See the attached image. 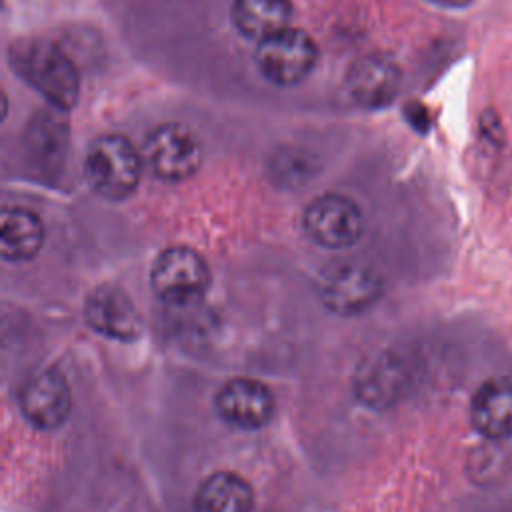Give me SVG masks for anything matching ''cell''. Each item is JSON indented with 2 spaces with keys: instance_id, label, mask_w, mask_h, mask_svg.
<instances>
[{
  "instance_id": "cell-1",
  "label": "cell",
  "mask_w": 512,
  "mask_h": 512,
  "mask_svg": "<svg viewBox=\"0 0 512 512\" xmlns=\"http://www.w3.org/2000/svg\"><path fill=\"white\" fill-rule=\"evenodd\" d=\"M14 70L52 106L68 110L78 98V72L70 58L52 42L28 40L12 48Z\"/></svg>"
},
{
  "instance_id": "cell-2",
  "label": "cell",
  "mask_w": 512,
  "mask_h": 512,
  "mask_svg": "<svg viewBox=\"0 0 512 512\" xmlns=\"http://www.w3.org/2000/svg\"><path fill=\"white\" fill-rule=\"evenodd\" d=\"M142 166V152L128 138L106 134L88 148L84 174L96 194L108 200H122L138 186Z\"/></svg>"
},
{
  "instance_id": "cell-3",
  "label": "cell",
  "mask_w": 512,
  "mask_h": 512,
  "mask_svg": "<svg viewBox=\"0 0 512 512\" xmlns=\"http://www.w3.org/2000/svg\"><path fill=\"white\" fill-rule=\"evenodd\" d=\"M150 282L158 298L174 306H186L208 290L210 272L204 258L192 248L170 246L156 256Z\"/></svg>"
},
{
  "instance_id": "cell-4",
  "label": "cell",
  "mask_w": 512,
  "mask_h": 512,
  "mask_svg": "<svg viewBox=\"0 0 512 512\" xmlns=\"http://www.w3.org/2000/svg\"><path fill=\"white\" fill-rule=\"evenodd\" d=\"M142 160L154 176L180 182L190 178L202 162V146L184 124H162L154 128L142 146Z\"/></svg>"
},
{
  "instance_id": "cell-5",
  "label": "cell",
  "mask_w": 512,
  "mask_h": 512,
  "mask_svg": "<svg viewBox=\"0 0 512 512\" xmlns=\"http://www.w3.org/2000/svg\"><path fill=\"white\" fill-rule=\"evenodd\" d=\"M318 48L314 40L298 28H286L258 42L256 64L266 80L278 86L302 82L314 68Z\"/></svg>"
},
{
  "instance_id": "cell-6",
  "label": "cell",
  "mask_w": 512,
  "mask_h": 512,
  "mask_svg": "<svg viewBox=\"0 0 512 512\" xmlns=\"http://www.w3.org/2000/svg\"><path fill=\"white\" fill-rule=\"evenodd\" d=\"M304 230L320 246H352L364 230L360 208L346 196L324 194L314 198L304 210Z\"/></svg>"
},
{
  "instance_id": "cell-7",
  "label": "cell",
  "mask_w": 512,
  "mask_h": 512,
  "mask_svg": "<svg viewBox=\"0 0 512 512\" xmlns=\"http://www.w3.org/2000/svg\"><path fill=\"white\" fill-rule=\"evenodd\" d=\"M400 84L402 72L398 62L380 52L358 58L346 74V88L362 108L388 106L396 98Z\"/></svg>"
},
{
  "instance_id": "cell-8",
  "label": "cell",
  "mask_w": 512,
  "mask_h": 512,
  "mask_svg": "<svg viewBox=\"0 0 512 512\" xmlns=\"http://www.w3.org/2000/svg\"><path fill=\"white\" fill-rule=\"evenodd\" d=\"M382 282L376 272L362 264H342L330 268L320 280L322 302L338 314L366 310L380 294Z\"/></svg>"
},
{
  "instance_id": "cell-9",
  "label": "cell",
  "mask_w": 512,
  "mask_h": 512,
  "mask_svg": "<svg viewBox=\"0 0 512 512\" xmlns=\"http://www.w3.org/2000/svg\"><path fill=\"white\" fill-rule=\"evenodd\" d=\"M216 406L220 416L244 430H254L264 426L274 412V394L272 390L254 378H232L228 380L218 396Z\"/></svg>"
},
{
  "instance_id": "cell-10",
  "label": "cell",
  "mask_w": 512,
  "mask_h": 512,
  "mask_svg": "<svg viewBox=\"0 0 512 512\" xmlns=\"http://www.w3.org/2000/svg\"><path fill=\"white\" fill-rule=\"evenodd\" d=\"M22 414L38 428L60 426L70 412V388L56 370L36 372L20 390Z\"/></svg>"
},
{
  "instance_id": "cell-11",
  "label": "cell",
  "mask_w": 512,
  "mask_h": 512,
  "mask_svg": "<svg viewBox=\"0 0 512 512\" xmlns=\"http://www.w3.org/2000/svg\"><path fill=\"white\" fill-rule=\"evenodd\" d=\"M470 422L484 440L512 438V378L484 380L470 400Z\"/></svg>"
},
{
  "instance_id": "cell-12",
  "label": "cell",
  "mask_w": 512,
  "mask_h": 512,
  "mask_svg": "<svg viewBox=\"0 0 512 512\" xmlns=\"http://www.w3.org/2000/svg\"><path fill=\"white\" fill-rule=\"evenodd\" d=\"M84 314L92 330L114 340H134L142 332V318L136 306L116 286L96 288L86 300Z\"/></svg>"
},
{
  "instance_id": "cell-13",
  "label": "cell",
  "mask_w": 512,
  "mask_h": 512,
  "mask_svg": "<svg viewBox=\"0 0 512 512\" xmlns=\"http://www.w3.org/2000/svg\"><path fill=\"white\" fill-rule=\"evenodd\" d=\"M290 0H234L232 22L240 34L262 42L290 28Z\"/></svg>"
},
{
  "instance_id": "cell-14",
  "label": "cell",
  "mask_w": 512,
  "mask_h": 512,
  "mask_svg": "<svg viewBox=\"0 0 512 512\" xmlns=\"http://www.w3.org/2000/svg\"><path fill=\"white\" fill-rule=\"evenodd\" d=\"M44 242L40 218L24 208H6L0 222V250L6 260L22 262L38 254Z\"/></svg>"
},
{
  "instance_id": "cell-15",
  "label": "cell",
  "mask_w": 512,
  "mask_h": 512,
  "mask_svg": "<svg viewBox=\"0 0 512 512\" xmlns=\"http://www.w3.org/2000/svg\"><path fill=\"white\" fill-rule=\"evenodd\" d=\"M252 508V488L234 472L210 474L196 492L198 512H252Z\"/></svg>"
},
{
  "instance_id": "cell-16",
  "label": "cell",
  "mask_w": 512,
  "mask_h": 512,
  "mask_svg": "<svg viewBox=\"0 0 512 512\" xmlns=\"http://www.w3.org/2000/svg\"><path fill=\"white\" fill-rule=\"evenodd\" d=\"M406 370L396 358H380L366 364V374L358 376V394L370 404H386L404 388Z\"/></svg>"
},
{
  "instance_id": "cell-17",
  "label": "cell",
  "mask_w": 512,
  "mask_h": 512,
  "mask_svg": "<svg viewBox=\"0 0 512 512\" xmlns=\"http://www.w3.org/2000/svg\"><path fill=\"white\" fill-rule=\"evenodd\" d=\"M432 4H438L442 8H464V6H470L474 0H428Z\"/></svg>"
}]
</instances>
